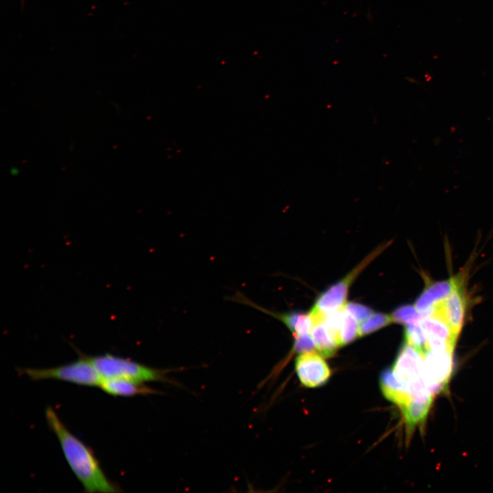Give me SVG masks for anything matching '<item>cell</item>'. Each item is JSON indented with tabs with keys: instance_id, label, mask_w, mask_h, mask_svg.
Listing matches in <instances>:
<instances>
[{
	"instance_id": "1",
	"label": "cell",
	"mask_w": 493,
	"mask_h": 493,
	"mask_svg": "<svg viewBox=\"0 0 493 493\" xmlns=\"http://www.w3.org/2000/svg\"><path fill=\"white\" fill-rule=\"evenodd\" d=\"M45 417L60 444L68 464L85 491L90 493L119 492L120 487L108 478L92 450L69 431L51 407H47Z\"/></svg>"
},
{
	"instance_id": "2",
	"label": "cell",
	"mask_w": 493,
	"mask_h": 493,
	"mask_svg": "<svg viewBox=\"0 0 493 493\" xmlns=\"http://www.w3.org/2000/svg\"><path fill=\"white\" fill-rule=\"evenodd\" d=\"M103 379H123L138 383L168 381L169 370L151 368L112 354L88 356Z\"/></svg>"
},
{
	"instance_id": "3",
	"label": "cell",
	"mask_w": 493,
	"mask_h": 493,
	"mask_svg": "<svg viewBox=\"0 0 493 493\" xmlns=\"http://www.w3.org/2000/svg\"><path fill=\"white\" fill-rule=\"evenodd\" d=\"M19 373L33 380L56 379L86 386H100L103 378L88 356L71 363L47 368H18Z\"/></svg>"
},
{
	"instance_id": "4",
	"label": "cell",
	"mask_w": 493,
	"mask_h": 493,
	"mask_svg": "<svg viewBox=\"0 0 493 493\" xmlns=\"http://www.w3.org/2000/svg\"><path fill=\"white\" fill-rule=\"evenodd\" d=\"M389 244L390 242H388L377 247L344 277L319 295L312 308L323 314H328L342 309L346 304V299L351 283L368 264Z\"/></svg>"
},
{
	"instance_id": "5",
	"label": "cell",
	"mask_w": 493,
	"mask_h": 493,
	"mask_svg": "<svg viewBox=\"0 0 493 493\" xmlns=\"http://www.w3.org/2000/svg\"><path fill=\"white\" fill-rule=\"evenodd\" d=\"M453 351L431 350L424 353L423 375L432 394L443 390L448 385L453 368Z\"/></svg>"
},
{
	"instance_id": "6",
	"label": "cell",
	"mask_w": 493,
	"mask_h": 493,
	"mask_svg": "<svg viewBox=\"0 0 493 493\" xmlns=\"http://www.w3.org/2000/svg\"><path fill=\"white\" fill-rule=\"evenodd\" d=\"M295 370L301 383L307 388L325 384L331 374L323 357L313 351L302 353L296 358Z\"/></svg>"
},
{
	"instance_id": "7",
	"label": "cell",
	"mask_w": 493,
	"mask_h": 493,
	"mask_svg": "<svg viewBox=\"0 0 493 493\" xmlns=\"http://www.w3.org/2000/svg\"><path fill=\"white\" fill-rule=\"evenodd\" d=\"M423 365V355L405 342L396 355L392 369L407 388L425 381Z\"/></svg>"
},
{
	"instance_id": "8",
	"label": "cell",
	"mask_w": 493,
	"mask_h": 493,
	"mask_svg": "<svg viewBox=\"0 0 493 493\" xmlns=\"http://www.w3.org/2000/svg\"><path fill=\"white\" fill-rule=\"evenodd\" d=\"M462 284L461 276L429 284L416 299L414 305L425 317L431 315L449 294Z\"/></svg>"
},
{
	"instance_id": "9",
	"label": "cell",
	"mask_w": 493,
	"mask_h": 493,
	"mask_svg": "<svg viewBox=\"0 0 493 493\" xmlns=\"http://www.w3.org/2000/svg\"><path fill=\"white\" fill-rule=\"evenodd\" d=\"M466 309V298L462 284L449 294L433 314L442 316L459 336L464 323Z\"/></svg>"
},
{
	"instance_id": "10",
	"label": "cell",
	"mask_w": 493,
	"mask_h": 493,
	"mask_svg": "<svg viewBox=\"0 0 493 493\" xmlns=\"http://www.w3.org/2000/svg\"><path fill=\"white\" fill-rule=\"evenodd\" d=\"M309 314L312 320V337L316 349L323 357L333 356L340 346L324 323L326 314H323L312 308Z\"/></svg>"
},
{
	"instance_id": "11",
	"label": "cell",
	"mask_w": 493,
	"mask_h": 493,
	"mask_svg": "<svg viewBox=\"0 0 493 493\" xmlns=\"http://www.w3.org/2000/svg\"><path fill=\"white\" fill-rule=\"evenodd\" d=\"M379 386L383 396L401 409L411 399L405 384L395 375L392 368L384 369L379 376Z\"/></svg>"
},
{
	"instance_id": "12",
	"label": "cell",
	"mask_w": 493,
	"mask_h": 493,
	"mask_svg": "<svg viewBox=\"0 0 493 493\" xmlns=\"http://www.w3.org/2000/svg\"><path fill=\"white\" fill-rule=\"evenodd\" d=\"M99 387L105 393L116 396H133L160 393L142 383L123 379H103Z\"/></svg>"
},
{
	"instance_id": "13",
	"label": "cell",
	"mask_w": 493,
	"mask_h": 493,
	"mask_svg": "<svg viewBox=\"0 0 493 493\" xmlns=\"http://www.w3.org/2000/svg\"><path fill=\"white\" fill-rule=\"evenodd\" d=\"M419 323L427 339L439 340L455 347L458 336L442 316L433 314L423 318Z\"/></svg>"
},
{
	"instance_id": "14",
	"label": "cell",
	"mask_w": 493,
	"mask_h": 493,
	"mask_svg": "<svg viewBox=\"0 0 493 493\" xmlns=\"http://www.w3.org/2000/svg\"><path fill=\"white\" fill-rule=\"evenodd\" d=\"M433 401V396L412 397L401 409L407 429L411 431L425 422Z\"/></svg>"
},
{
	"instance_id": "15",
	"label": "cell",
	"mask_w": 493,
	"mask_h": 493,
	"mask_svg": "<svg viewBox=\"0 0 493 493\" xmlns=\"http://www.w3.org/2000/svg\"><path fill=\"white\" fill-rule=\"evenodd\" d=\"M357 320L343 307L339 330L340 346L353 342L359 336V326Z\"/></svg>"
},
{
	"instance_id": "16",
	"label": "cell",
	"mask_w": 493,
	"mask_h": 493,
	"mask_svg": "<svg viewBox=\"0 0 493 493\" xmlns=\"http://www.w3.org/2000/svg\"><path fill=\"white\" fill-rule=\"evenodd\" d=\"M404 336L405 342L414 347L422 355L429 349L427 336L419 323L406 325Z\"/></svg>"
},
{
	"instance_id": "17",
	"label": "cell",
	"mask_w": 493,
	"mask_h": 493,
	"mask_svg": "<svg viewBox=\"0 0 493 493\" xmlns=\"http://www.w3.org/2000/svg\"><path fill=\"white\" fill-rule=\"evenodd\" d=\"M392 322V316L390 314L381 312L372 313L359 326V336L368 335Z\"/></svg>"
},
{
	"instance_id": "18",
	"label": "cell",
	"mask_w": 493,
	"mask_h": 493,
	"mask_svg": "<svg viewBox=\"0 0 493 493\" xmlns=\"http://www.w3.org/2000/svg\"><path fill=\"white\" fill-rule=\"evenodd\" d=\"M393 322L405 325L418 323L425 318L415 305L406 304L396 308L391 314Z\"/></svg>"
},
{
	"instance_id": "19",
	"label": "cell",
	"mask_w": 493,
	"mask_h": 493,
	"mask_svg": "<svg viewBox=\"0 0 493 493\" xmlns=\"http://www.w3.org/2000/svg\"><path fill=\"white\" fill-rule=\"evenodd\" d=\"M344 308L357 321L361 323L367 319L373 313L372 309L369 307L355 302L346 303Z\"/></svg>"
},
{
	"instance_id": "20",
	"label": "cell",
	"mask_w": 493,
	"mask_h": 493,
	"mask_svg": "<svg viewBox=\"0 0 493 493\" xmlns=\"http://www.w3.org/2000/svg\"><path fill=\"white\" fill-rule=\"evenodd\" d=\"M294 337L293 351L297 353H306L314 351L316 349L312 338L307 334L293 335Z\"/></svg>"
}]
</instances>
